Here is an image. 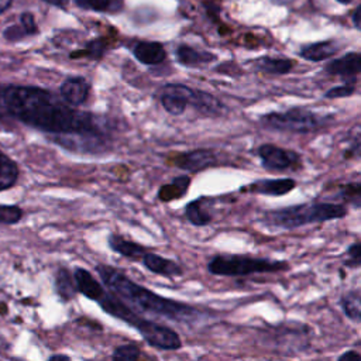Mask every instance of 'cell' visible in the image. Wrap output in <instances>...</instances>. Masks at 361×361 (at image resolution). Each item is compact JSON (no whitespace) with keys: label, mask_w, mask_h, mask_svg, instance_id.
I'll return each mask as SVG.
<instances>
[{"label":"cell","mask_w":361,"mask_h":361,"mask_svg":"<svg viewBox=\"0 0 361 361\" xmlns=\"http://www.w3.org/2000/svg\"><path fill=\"white\" fill-rule=\"evenodd\" d=\"M17 179H18L17 164L8 155L0 151V192L13 188Z\"/></svg>","instance_id":"484cf974"},{"label":"cell","mask_w":361,"mask_h":361,"mask_svg":"<svg viewBox=\"0 0 361 361\" xmlns=\"http://www.w3.org/2000/svg\"><path fill=\"white\" fill-rule=\"evenodd\" d=\"M73 3L79 8L107 14H116L124 8V0H73Z\"/></svg>","instance_id":"d4e9b609"},{"label":"cell","mask_w":361,"mask_h":361,"mask_svg":"<svg viewBox=\"0 0 361 361\" xmlns=\"http://www.w3.org/2000/svg\"><path fill=\"white\" fill-rule=\"evenodd\" d=\"M97 303L100 305V307L107 312L109 314H111L113 317H117L128 324H131L133 327L137 324V322L141 319V316L137 314L135 310H133L126 302H123L120 298H117L113 293L106 292L99 300Z\"/></svg>","instance_id":"8fae6325"},{"label":"cell","mask_w":361,"mask_h":361,"mask_svg":"<svg viewBox=\"0 0 361 361\" xmlns=\"http://www.w3.org/2000/svg\"><path fill=\"white\" fill-rule=\"evenodd\" d=\"M330 118L331 117L320 116L302 107H293L286 111L268 113L262 117V121L265 123V126L281 131L309 133L323 128L330 123Z\"/></svg>","instance_id":"5b68a950"},{"label":"cell","mask_w":361,"mask_h":361,"mask_svg":"<svg viewBox=\"0 0 361 361\" xmlns=\"http://www.w3.org/2000/svg\"><path fill=\"white\" fill-rule=\"evenodd\" d=\"M107 243H109V247L114 252H117L123 257H127V258L140 259L147 252L142 245H140L131 240H126L124 237H121L118 234H110L107 238Z\"/></svg>","instance_id":"7402d4cb"},{"label":"cell","mask_w":361,"mask_h":361,"mask_svg":"<svg viewBox=\"0 0 361 361\" xmlns=\"http://www.w3.org/2000/svg\"><path fill=\"white\" fill-rule=\"evenodd\" d=\"M296 182L290 178L282 179H261L248 186V190L252 193L268 195V196H282L290 192L295 188Z\"/></svg>","instance_id":"ac0fdd59"},{"label":"cell","mask_w":361,"mask_h":361,"mask_svg":"<svg viewBox=\"0 0 361 361\" xmlns=\"http://www.w3.org/2000/svg\"><path fill=\"white\" fill-rule=\"evenodd\" d=\"M212 199L200 197L196 200H192L185 207V216L193 226H206L212 221L213 216L209 212V206L212 204Z\"/></svg>","instance_id":"44dd1931"},{"label":"cell","mask_w":361,"mask_h":361,"mask_svg":"<svg viewBox=\"0 0 361 361\" xmlns=\"http://www.w3.org/2000/svg\"><path fill=\"white\" fill-rule=\"evenodd\" d=\"M134 327L149 345L158 350H178L182 345L179 334L168 326L141 317Z\"/></svg>","instance_id":"52a82bcc"},{"label":"cell","mask_w":361,"mask_h":361,"mask_svg":"<svg viewBox=\"0 0 361 361\" xmlns=\"http://www.w3.org/2000/svg\"><path fill=\"white\" fill-rule=\"evenodd\" d=\"M353 21H354V24H355L358 28H361V6L354 11V14H353Z\"/></svg>","instance_id":"ab89813d"},{"label":"cell","mask_w":361,"mask_h":361,"mask_svg":"<svg viewBox=\"0 0 361 361\" xmlns=\"http://www.w3.org/2000/svg\"><path fill=\"white\" fill-rule=\"evenodd\" d=\"M275 3H279V4H288V3H290V1H293V0H274Z\"/></svg>","instance_id":"7bdbcfd3"},{"label":"cell","mask_w":361,"mask_h":361,"mask_svg":"<svg viewBox=\"0 0 361 361\" xmlns=\"http://www.w3.org/2000/svg\"><path fill=\"white\" fill-rule=\"evenodd\" d=\"M343 264L347 268L361 267V243H354L347 247L345 258H344Z\"/></svg>","instance_id":"1f68e13d"},{"label":"cell","mask_w":361,"mask_h":361,"mask_svg":"<svg viewBox=\"0 0 361 361\" xmlns=\"http://www.w3.org/2000/svg\"><path fill=\"white\" fill-rule=\"evenodd\" d=\"M289 269V264L272 258L240 254H219L207 262V271L219 276H247L255 274H275Z\"/></svg>","instance_id":"277c9868"},{"label":"cell","mask_w":361,"mask_h":361,"mask_svg":"<svg viewBox=\"0 0 361 361\" xmlns=\"http://www.w3.org/2000/svg\"><path fill=\"white\" fill-rule=\"evenodd\" d=\"M48 361H72V360L65 354H54L48 358Z\"/></svg>","instance_id":"60d3db41"},{"label":"cell","mask_w":361,"mask_h":361,"mask_svg":"<svg viewBox=\"0 0 361 361\" xmlns=\"http://www.w3.org/2000/svg\"><path fill=\"white\" fill-rule=\"evenodd\" d=\"M337 361H361V354L354 350H347L338 355Z\"/></svg>","instance_id":"74e56055"},{"label":"cell","mask_w":361,"mask_h":361,"mask_svg":"<svg viewBox=\"0 0 361 361\" xmlns=\"http://www.w3.org/2000/svg\"><path fill=\"white\" fill-rule=\"evenodd\" d=\"M340 306L348 319L361 323V289L344 292L340 298Z\"/></svg>","instance_id":"cb8c5ba5"},{"label":"cell","mask_w":361,"mask_h":361,"mask_svg":"<svg viewBox=\"0 0 361 361\" xmlns=\"http://www.w3.org/2000/svg\"><path fill=\"white\" fill-rule=\"evenodd\" d=\"M18 23L24 27V30L27 31L28 37H30V35H34V34H38V25H37V23H35V18H34L32 13H30V11L21 13Z\"/></svg>","instance_id":"e575fe53"},{"label":"cell","mask_w":361,"mask_h":361,"mask_svg":"<svg viewBox=\"0 0 361 361\" xmlns=\"http://www.w3.org/2000/svg\"><path fill=\"white\" fill-rule=\"evenodd\" d=\"M338 3H343V4H347V3H350L351 0H337Z\"/></svg>","instance_id":"ee69618b"},{"label":"cell","mask_w":361,"mask_h":361,"mask_svg":"<svg viewBox=\"0 0 361 361\" xmlns=\"http://www.w3.org/2000/svg\"><path fill=\"white\" fill-rule=\"evenodd\" d=\"M73 278L76 282L78 292H80L85 298L90 300H99L104 293V288L100 282L94 279V276L85 268H76L73 271Z\"/></svg>","instance_id":"9a60e30c"},{"label":"cell","mask_w":361,"mask_h":361,"mask_svg":"<svg viewBox=\"0 0 361 361\" xmlns=\"http://www.w3.org/2000/svg\"><path fill=\"white\" fill-rule=\"evenodd\" d=\"M195 89L182 83H168L158 90V99L165 111L180 116L188 104H192Z\"/></svg>","instance_id":"ba28073f"},{"label":"cell","mask_w":361,"mask_h":361,"mask_svg":"<svg viewBox=\"0 0 361 361\" xmlns=\"http://www.w3.org/2000/svg\"><path fill=\"white\" fill-rule=\"evenodd\" d=\"M3 35H4V38L8 39V41H18V39H21V38H24V37H28L27 31L24 30V27H23L20 23L7 27V28L4 30V32H3Z\"/></svg>","instance_id":"8d00e7d4"},{"label":"cell","mask_w":361,"mask_h":361,"mask_svg":"<svg viewBox=\"0 0 361 361\" xmlns=\"http://www.w3.org/2000/svg\"><path fill=\"white\" fill-rule=\"evenodd\" d=\"M23 210L17 204H0V224H16L21 220Z\"/></svg>","instance_id":"4dcf8cb0"},{"label":"cell","mask_w":361,"mask_h":361,"mask_svg":"<svg viewBox=\"0 0 361 361\" xmlns=\"http://www.w3.org/2000/svg\"><path fill=\"white\" fill-rule=\"evenodd\" d=\"M192 106L207 117H219L226 113V106L217 97L203 90H195Z\"/></svg>","instance_id":"d6986e66"},{"label":"cell","mask_w":361,"mask_h":361,"mask_svg":"<svg viewBox=\"0 0 361 361\" xmlns=\"http://www.w3.org/2000/svg\"><path fill=\"white\" fill-rule=\"evenodd\" d=\"M354 93V85L351 83H345V85H341V86H336V87H331L330 90H327L324 93V96L327 99H337V97H347V96H351Z\"/></svg>","instance_id":"d590c367"},{"label":"cell","mask_w":361,"mask_h":361,"mask_svg":"<svg viewBox=\"0 0 361 361\" xmlns=\"http://www.w3.org/2000/svg\"><path fill=\"white\" fill-rule=\"evenodd\" d=\"M106 52V44L103 39H93L86 45V51L83 52L85 56L90 59H100Z\"/></svg>","instance_id":"836d02e7"},{"label":"cell","mask_w":361,"mask_h":361,"mask_svg":"<svg viewBox=\"0 0 361 361\" xmlns=\"http://www.w3.org/2000/svg\"><path fill=\"white\" fill-rule=\"evenodd\" d=\"M313 331L310 326L299 322H286L269 326L265 330V345L279 351H303L310 344Z\"/></svg>","instance_id":"8992f818"},{"label":"cell","mask_w":361,"mask_h":361,"mask_svg":"<svg viewBox=\"0 0 361 361\" xmlns=\"http://www.w3.org/2000/svg\"><path fill=\"white\" fill-rule=\"evenodd\" d=\"M55 290L62 302H69L78 292L73 275L66 269L61 268L55 276Z\"/></svg>","instance_id":"603a6c76"},{"label":"cell","mask_w":361,"mask_h":361,"mask_svg":"<svg viewBox=\"0 0 361 361\" xmlns=\"http://www.w3.org/2000/svg\"><path fill=\"white\" fill-rule=\"evenodd\" d=\"M175 56L180 65L189 66V68L202 66V65L210 63L212 61L216 59V56L212 52L202 51V49H197L195 47L186 45V44H180L176 47Z\"/></svg>","instance_id":"e0dca14e"},{"label":"cell","mask_w":361,"mask_h":361,"mask_svg":"<svg viewBox=\"0 0 361 361\" xmlns=\"http://www.w3.org/2000/svg\"><path fill=\"white\" fill-rule=\"evenodd\" d=\"M255 66L258 71L265 73H275V75H283L289 72L293 66V63L289 59H281V58H259L255 61Z\"/></svg>","instance_id":"83f0119b"},{"label":"cell","mask_w":361,"mask_h":361,"mask_svg":"<svg viewBox=\"0 0 361 361\" xmlns=\"http://www.w3.org/2000/svg\"><path fill=\"white\" fill-rule=\"evenodd\" d=\"M345 214L347 209L343 204L314 202L269 210L265 213L264 221L271 227L292 230L313 223H323L329 220L341 219Z\"/></svg>","instance_id":"3957f363"},{"label":"cell","mask_w":361,"mask_h":361,"mask_svg":"<svg viewBox=\"0 0 361 361\" xmlns=\"http://www.w3.org/2000/svg\"><path fill=\"white\" fill-rule=\"evenodd\" d=\"M0 118H14L55 135H104L106 121L89 111L69 107L51 92L35 86L0 85Z\"/></svg>","instance_id":"6da1fadb"},{"label":"cell","mask_w":361,"mask_h":361,"mask_svg":"<svg viewBox=\"0 0 361 361\" xmlns=\"http://www.w3.org/2000/svg\"><path fill=\"white\" fill-rule=\"evenodd\" d=\"M265 168L272 171H282L290 168L299 161V155L295 151H289L272 144H264L257 151Z\"/></svg>","instance_id":"9c48e42d"},{"label":"cell","mask_w":361,"mask_h":361,"mask_svg":"<svg viewBox=\"0 0 361 361\" xmlns=\"http://www.w3.org/2000/svg\"><path fill=\"white\" fill-rule=\"evenodd\" d=\"M324 71L329 75L353 78V76L361 73V54L360 52L345 54V55L329 62L324 66Z\"/></svg>","instance_id":"4fadbf2b"},{"label":"cell","mask_w":361,"mask_h":361,"mask_svg":"<svg viewBox=\"0 0 361 361\" xmlns=\"http://www.w3.org/2000/svg\"><path fill=\"white\" fill-rule=\"evenodd\" d=\"M140 355H141L140 348L133 343H127V344L118 345L113 351L111 361H138Z\"/></svg>","instance_id":"f546056e"},{"label":"cell","mask_w":361,"mask_h":361,"mask_svg":"<svg viewBox=\"0 0 361 361\" xmlns=\"http://www.w3.org/2000/svg\"><path fill=\"white\" fill-rule=\"evenodd\" d=\"M338 196L341 200L351 204L353 207H361V182L344 185L340 189Z\"/></svg>","instance_id":"f1b7e54d"},{"label":"cell","mask_w":361,"mask_h":361,"mask_svg":"<svg viewBox=\"0 0 361 361\" xmlns=\"http://www.w3.org/2000/svg\"><path fill=\"white\" fill-rule=\"evenodd\" d=\"M141 261L148 271L162 276H178L183 274L179 264H176L172 259L164 258L155 252H145Z\"/></svg>","instance_id":"2e32d148"},{"label":"cell","mask_w":361,"mask_h":361,"mask_svg":"<svg viewBox=\"0 0 361 361\" xmlns=\"http://www.w3.org/2000/svg\"><path fill=\"white\" fill-rule=\"evenodd\" d=\"M347 142H348V149H350V152L354 154V155L361 157V124L353 127V128L348 131Z\"/></svg>","instance_id":"d6a6232c"},{"label":"cell","mask_w":361,"mask_h":361,"mask_svg":"<svg viewBox=\"0 0 361 361\" xmlns=\"http://www.w3.org/2000/svg\"><path fill=\"white\" fill-rule=\"evenodd\" d=\"M337 49H338V44L336 41L326 39V41L313 42L302 47L299 51V55L307 61L319 62L333 56L337 52Z\"/></svg>","instance_id":"ffe728a7"},{"label":"cell","mask_w":361,"mask_h":361,"mask_svg":"<svg viewBox=\"0 0 361 361\" xmlns=\"http://www.w3.org/2000/svg\"><path fill=\"white\" fill-rule=\"evenodd\" d=\"M13 0H0V14L4 13L10 6H11Z\"/></svg>","instance_id":"b9f144b4"},{"label":"cell","mask_w":361,"mask_h":361,"mask_svg":"<svg viewBox=\"0 0 361 361\" xmlns=\"http://www.w3.org/2000/svg\"><path fill=\"white\" fill-rule=\"evenodd\" d=\"M189 185H190V178L188 175L178 176L171 183L161 186V189L158 192V197L164 202H171L173 199H179L188 192Z\"/></svg>","instance_id":"4316f807"},{"label":"cell","mask_w":361,"mask_h":361,"mask_svg":"<svg viewBox=\"0 0 361 361\" xmlns=\"http://www.w3.org/2000/svg\"><path fill=\"white\" fill-rule=\"evenodd\" d=\"M51 6H55V7H59V8H65L71 0H42Z\"/></svg>","instance_id":"f35d334b"},{"label":"cell","mask_w":361,"mask_h":361,"mask_svg":"<svg viewBox=\"0 0 361 361\" xmlns=\"http://www.w3.org/2000/svg\"><path fill=\"white\" fill-rule=\"evenodd\" d=\"M133 55L144 65H159L166 58L165 48L159 42L138 41L133 47Z\"/></svg>","instance_id":"5bb4252c"},{"label":"cell","mask_w":361,"mask_h":361,"mask_svg":"<svg viewBox=\"0 0 361 361\" xmlns=\"http://www.w3.org/2000/svg\"><path fill=\"white\" fill-rule=\"evenodd\" d=\"M61 97L66 104L80 106L83 104L90 93V83L80 76L66 78L59 87Z\"/></svg>","instance_id":"30bf717a"},{"label":"cell","mask_w":361,"mask_h":361,"mask_svg":"<svg viewBox=\"0 0 361 361\" xmlns=\"http://www.w3.org/2000/svg\"><path fill=\"white\" fill-rule=\"evenodd\" d=\"M173 165L186 171V172H197L207 166L216 164V157L209 149H195L189 152H183L173 159Z\"/></svg>","instance_id":"7c38bea8"},{"label":"cell","mask_w":361,"mask_h":361,"mask_svg":"<svg viewBox=\"0 0 361 361\" xmlns=\"http://www.w3.org/2000/svg\"><path fill=\"white\" fill-rule=\"evenodd\" d=\"M96 271L107 289L126 302L133 310L158 314L176 322H190L200 313L196 307L172 300L131 281L118 269L110 265H97Z\"/></svg>","instance_id":"7a4b0ae2"}]
</instances>
